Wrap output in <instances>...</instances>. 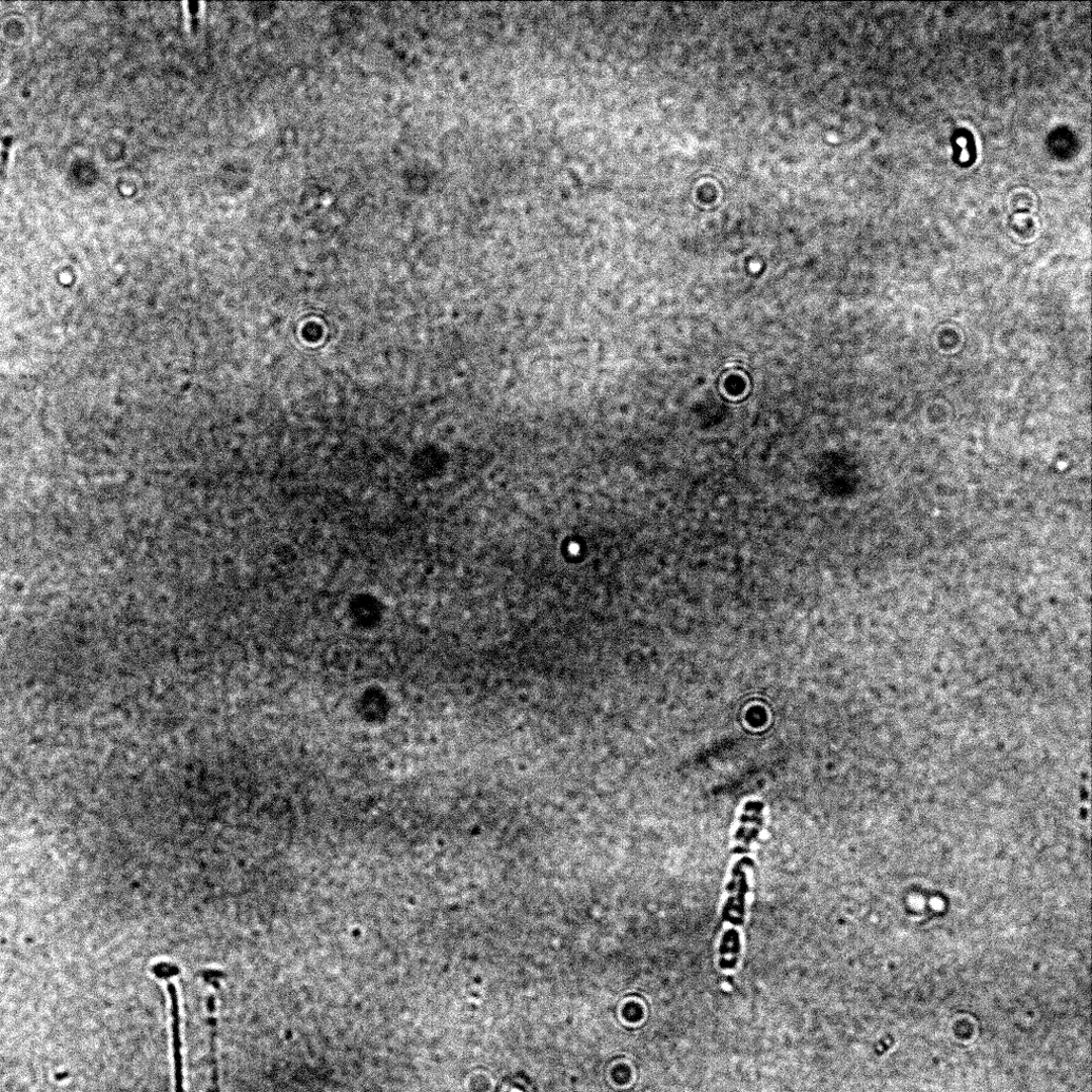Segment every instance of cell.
<instances>
[{
    "instance_id": "1",
    "label": "cell",
    "mask_w": 1092,
    "mask_h": 1092,
    "mask_svg": "<svg viewBox=\"0 0 1092 1092\" xmlns=\"http://www.w3.org/2000/svg\"><path fill=\"white\" fill-rule=\"evenodd\" d=\"M393 616L389 599L373 587L349 592L341 604V618L348 632L362 636L381 634Z\"/></svg>"
},
{
    "instance_id": "2",
    "label": "cell",
    "mask_w": 1092,
    "mask_h": 1092,
    "mask_svg": "<svg viewBox=\"0 0 1092 1092\" xmlns=\"http://www.w3.org/2000/svg\"><path fill=\"white\" fill-rule=\"evenodd\" d=\"M350 702L351 713L365 728L386 727L398 710L393 690L383 681H364Z\"/></svg>"
},
{
    "instance_id": "3",
    "label": "cell",
    "mask_w": 1092,
    "mask_h": 1092,
    "mask_svg": "<svg viewBox=\"0 0 1092 1092\" xmlns=\"http://www.w3.org/2000/svg\"><path fill=\"white\" fill-rule=\"evenodd\" d=\"M764 806L759 802H748L739 817V825L735 833L734 853L745 854L749 852L751 844L756 840L763 826Z\"/></svg>"
},
{
    "instance_id": "4",
    "label": "cell",
    "mask_w": 1092,
    "mask_h": 1092,
    "mask_svg": "<svg viewBox=\"0 0 1092 1092\" xmlns=\"http://www.w3.org/2000/svg\"><path fill=\"white\" fill-rule=\"evenodd\" d=\"M168 990L170 993L172 1004V1030H173V1046H174V1065H175V1092H185L184 1089V1068L182 1057V1042L180 1035V1013H179V1000L177 988L172 983L168 984Z\"/></svg>"
},
{
    "instance_id": "5",
    "label": "cell",
    "mask_w": 1092,
    "mask_h": 1092,
    "mask_svg": "<svg viewBox=\"0 0 1092 1092\" xmlns=\"http://www.w3.org/2000/svg\"><path fill=\"white\" fill-rule=\"evenodd\" d=\"M188 23L192 33H197L200 25V2H186Z\"/></svg>"
},
{
    "instance_id": "6",
    "label": "cell",
    "mask_w": 1092,
    "mask_h": 1092,
    "mask_svg": "<svg viewBox=\"0 0 1092 1092\" xmlns=\"http://www.w3.org/2000/svg\"><path fill=\"white\" fill-rule=\"evenodd\" d=\"M14 143V139L11 135L6 136L3 140L2 147H0V172L5 173L9 161V153Z\"/></svg>"
}]
</instances>
